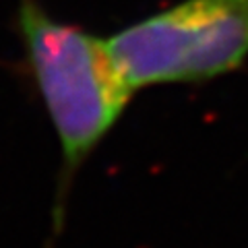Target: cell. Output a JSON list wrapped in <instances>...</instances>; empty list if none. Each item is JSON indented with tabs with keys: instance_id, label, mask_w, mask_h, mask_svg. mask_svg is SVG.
Segmentation results:
<instances>
[{
	"instance_id": "6da1fadb",
	"label": "cell",
	"mask_w": 248,
	"mask_h": 248,
	"mask_svg": "<svg viewBox=\"0 0 248 248\" xmlns=\"http://www.w3.org/2000/svg\"><path fill=\"white\" fill-rule=\"evenodd\" d=\"M17 31L27 68L60 147L52 232L60 234L75 176L114 128L133 89L120 77L108 42L50 15L37 0H19Z\"/></svg>"
},
{
	"instance_id": "7a4b0ae2",
	"label": "cell",
	"mask_w": 248,
	"mask_h": 248,
	"mask_svg": "<svg viewBox=\"0 0 248 248\" xmlns=\"http://www.w3.org/2000/svg\"><path fill=\"white\" fill-rule=\"evenodd\" d=\"M106 42L133 91L213 79L248 56V0H184Z\"/></svg>"
}]
</instances>
